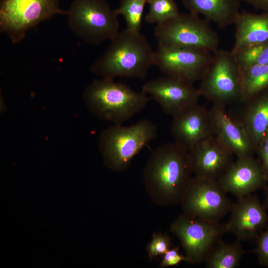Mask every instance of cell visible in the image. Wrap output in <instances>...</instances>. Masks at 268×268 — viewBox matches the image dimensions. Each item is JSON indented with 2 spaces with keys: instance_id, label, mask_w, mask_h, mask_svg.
I'll return each mask as SVG.
<instances>
[{
  "instance_id": "d4e9b609",
  "label": "cell",
  "mask_w": 268,
  "mask_h": 268,
  "mask_svg": "<svg viewBox=\"0 0 268 268\" xmlns=\"http://www.w3.org/2000/svg\"><path fill=\"white\" fill-rule=\"evenodd\" d=\"M149 9L145 21L149 24H159L178 14V6L174 0H147Z\"/></svg>"
},
{
  "instance_id": "e0dca14e",
  "label": "cell",
  "mask_w": 268,
  "mask_h": 268,
  "mask_svg": "<svg viewBox=\"0 0 268 268\" xmlns=\"http://www.w3.org/2000/svg\"><path fill=\"white\" fill-rule=\"evenodd\" d=\"M171 133L174 142L189 150L213 135L209 110L198 103L175 115Z\"/></svg>"
},
{
  "instance_id": "7a4b0ae2",
  "label": "cell",
  "mask_w": 268,
  "mask_h": 268,
  "mask_svg": "<svg viewBox=\"0 0 268 268\" xmlns=\"http://www.w3.org/2000/svg\"><path fill=\"white\" fill-rule=\"evenodd\" d=\"M110 41L105 52L92 64L91 71L103 78L145 79L154 65V50L146 37L126 28Z\"/></svg>"
},
{
  "instance_id": "7402d4cb",
  "label": "cell",
  "mask_w": 268,
  "mask_h": 268,
  "mask_svg": "<svg viewBox=\"0 0 268 268\" xmlns=\"http://www.w3.org/2000/svg\"><path fill=\"white\" fill-rule=\"evenodd\" d=\"M241 99L244 102L268 88V64L252 66L241 73Z\"/></svg>"
},
{
  "instance_id": "5b68a950",
  "label": "cell",
  "mask_w": 268,
  "mask_h": 268,
  "mask_svg": "<svg viewBox=\"0 0 268 268\" xmlns=\"http://www.w3.org/2000/svg\"><path fill=\"white\" fill-rule=\"evenodd\" d=\"M67 11L70 30L91 45L110 40L120 32L118 15L106 0H73Z\"/></svg>"
},
{
  "instance_id": "4316f807",
  "label": "cell",
  "mask_w": 268,
  "mask_h": 268,
  "mask_svg": "<svg viewBox=\"0 0 268 268\" xmlns=\"http://www.w3.org/2000/svg\"><path fill=\"white\" fill-rule=\"evenodd\" d=\"M256 240L254 253L256 254L259 263L268 268V226L260 233Z\"/></svg>"
},
{
  "instance_id": "ba28073f",
  "label": "cell",
  "mask_w": 268,
  "mask_h": 268,
  "mask_svg": "<svg viewBox=\"0 0 268 268\" xmlns=\"http://www.w3.org/2000/svg\"><path fill=\"white\" fill-rule=\"evenodd\" d=\"M67 13L60 7L59 0H1L0 30L17 44L28 30L41 22Z\"/></svg>"
},
{
  "instance_id": "ffe728a7",
  "label": "cell",
  "mask_w": 268,
  "mask_h": 268,
  "mask_svg": "<svg viewBox=\"0 0 268 268\" xmlns=\"http://www.w3.org/2000/svg\"><path fill=\"white\" fill-rule=\"evenodd\" d=\"M234 24L235 43L231 51L268 42V11L262 14L240 12Z\"/></svg>"
},
{
  "instance_id": "9c48e42d",
  "label": "cell",
  "mask_w": 268,
  "mask_h": 268,
  "mask_svg": "<svg viewBox=\"0 0 268 268\" xmlns=\"http://www.w3.org/2000/svg\"><path fill=\"white\" fill-rule=\"evenodd\" d=\"M170 230L180 241L187 262L192 264L204 263L212 248L227 232L225 225L183 213L171 223Z\"/></svg>"
},
{
  "instance_id": "7c38bea8",
  "label": "cell",
  "mask_w": 268,
  "mask_h": 268,
  "mask_svg": "<svg viewBox=\"0 0 268 268\" xmlns=\"http://www.w3.org/2000/svg\"><path fill=\"white\" fill-rule=\"evenodd\" d=\"M141 91L172 117L198 103L201 96L193 83L168 75L146 82Z\"/></svg>"
},
{
  "instance_id": "8fae6325",
  "label": "cell",
  "mask_w": 268,
  "mask_h": 268,
  "mask_svg": "<svg viewBox=\"0 0 268 268\" xmlns=\"http://www.w3.org/2000/svg\"><path fill=\"white\" fill-rule=\"evenodd\" d=\"M212 54L196 49L157 46L154 50L153 62L165 75L194 83L201 78Z\"/></svg>"
},
{
  "instance_id": "4fadbf2b",
  "label": "cell",
  "mask_w": 268,
  "mask_h": 268,
  "mask_svg": "<svg viewBox=\"0 0 268 268\" xmlns=\"http://www.w3.org/2000/svg\"><path fill=\"white\" fill-rule=\"evenodd\" d=\"M230 213L225 224L226 231L241 241L256 239L267 226L266 210L258 197L252 194L238 199Z\"/></svg>"
},
{
  "instance_id": "3957f363",
  "label": "cell",
  "mask_w": 268,
  "mask_h": 268,
  "mask_svg": "<svg viewBox=\"0 0 268 268\" xmlns=\"http://www.w3.org/2000/svg\"><path fill=\"white\" fill-rule=\"evenodd\" d=\"M85 96L93 112L115 124H122L139 113L150 99L142 91H135L126 84L107 78L93 81Z\"/></svg>"
},
{
  "instance_id": "484cf974",
  "label": "cell",
  "mask_w": 268,
  "mask_h": 268,
  "mask_svg": "<svg viewBox=\"0 0 268 268\" xmlns=\"http://www.w3.org/2000/svg\"><path fill=\"white\" fill-rule=\"evenodd\" d=\"M171 246V239L167 234L161 232L153 233L146 247L148 257L151 259L157 256H163Z\"/></svg>"
},
{
  "instance_id": "f1b7e54d",
  "label": "cell",
  "mask_w": 268,
  "mask_h": 268,
  "mask_svg": "<svg viewBox=\"0 0 268 268\" xmlns=\"http://www.w3.org/2000/svg\"><path fill=\"white\" fill-rule=\"evenodd\" d=\"M256 151L258 153L259 161L268 181V134L260 140Z\"/></svg>"
},
{
  "instance_id": "52a82bcc",
  "label": "cell",
  "mask_w": 268,
  "mask_h": 268,
  "mask_svg": "<svg viewBox=\"0 0 268 268\" xmlns=\"http://www.w3.org/2000/svg\"><path fill=\"white\" fill-rule=\"evenodd\" d=\"M201 96L213 105L226 106L241 99V76L231 51L218 49L200 80Z\"/></svg>"
},
{
  "instance_id": "4dcf8cb0",
  "label": "cell",
  "mask_w": 268,
  "mask_h": 268,
  "mask_svg": "<svg viewBox=\"0 0 268 268\" xmlns=\"http://www.w3.org/2000/svg\"><path fill=\"white\" fill-rule=\"evenodd\" d=\"M263 205L266 210L268 211V187L266 190L265 197Z\"/></svg>"
},
{
  "instance_id": "44dd1931",
  "label": "cell",
  "mask_w": 268,
  "mask_h": 268,
  "mask_svg": "<svg viewBox=\"0 0 268 268\" xmlns=\"http://www.w3.org/2000/svg\"><path fill=\"white\" fill-rule=\"evenodd\" d=\"M246 252L241 241L232 242L219 241L212 248L205 260L207 268H237Z\"/></svg>"
},
{
  "instance_id": "d6986e66",
  "label": "cell",
  "mask_w": 268,
  "mask_h": 268,
  "mask_svg": "<svg viewBox=\"0 0 268 268\" xmlns=\"http://www.w3.org/2000/svg\"><path fill=\"white\" fill-rule=\"evenodd\" d=\"M190 11L202 15L219 28L234 24L240 13L239 0H182Z\"/></svg>"
},
{
  "instance_id": "5bb4252c",
  "label": "cell",
  "mask_w": 268,
  "mask_h": 268,
  "mask_svg": "<svg viewBox=\"0 0 268 268\" xmlns=\"http://www.w3.org/2000/svg\"><path fill=\"white\" fill-rule=\"evenodd\" d=\"M217 181L225 192L237 199L262 189L268 182L259 160L253 156L237 158Z\"/></svg>"
},
{
  "instance_id": "cb8c5ba5",
  "label": "cell",
  "mask_w": 268,
  "mask_h": 268,
  "mask_svg": "<svg viewBox=\"0 0 268 268\" xmlns=\"http://www.w3.org/2000/svg\"><path fill=\"white\" fill-rule=\"evenodd\" d=\"M147 0H120L119 6L115 9L116 13L122 15L126 29L140 32L144 8Z\"/></svg>"
},
{
  "instance_id": "f546056e",
  "label": "cell",
  "mask_w": 268,
  "mask_h": 268,
  "mask_svg": "<svg viewBox=\"0 0 268 268\" xmlns=\"http://www.w3.org/2000/svg\"><path fill=\"white\" fill-rule=\"evenodd\" d=\"M253 6L268 11V0H243Z\"/></svg>"
},
{
  "instance_id": "2e32d148",
  "label": "cell",
  "mask_w": 268,
  "mask_h": 268,
  "mask_svg": "<svg viewBox=\"0 0 268 268\" xmlns=\"http://www.w3.org/2000/svg\"><path fill=\"white\" fill-rule=\"evenodd\" d=\"M195 176L218 180L233 161V155L213 135L189 150Z\"/></svg>"
},
{
  "instance_id": "83f0119b",
  "label": "cell",
  "mask_w": 268,
  "mask_h": 268,
  "mask_svg": "<svg viewBox=\"0 0 268 268\" xmlns=\"http://www.w3.org/2000/svg\"><path fill=\"white\" fill-rule=\"evenodd\" d=\"M182 261L187 262L185 255L179 252V247H171L163 255L159 267L165 268L178 265Z\"/></svg>"
},
{
  "instance_id": "603a6c76",
  "label": "cell",
  "mask_w": 268,
  "mask_h": 268,
  "mask_svg": "<svg viewBox=\"0 0 268 268\" xmlns=\"http://www.w3.org/2000/svg\"><path fill=\"white\" fill-rule=\"evenodd\" d=\"M231 52L241 73L252 66L268 64V42Z\"/></svg>"
},
{
  "instance_id": "30bf717a",
  "label": "cell",
  "mask_w": 268,
  "mask_h": 268,
  "mask_svg": "<svg viewBox=\"0 0 268 268\" xmlns=\"http://www.w3.org/2000/svg\"><path fill=\"white\" fill-rule=\"evenodd\" d=\"M217 180L194 176L181 202L183 213L193 217L219 222L233 208Z\"/></svg>"
},
{
  "instance_id": "9a60e30c",
  "label": "cell",
  "mask_w": 268,
  "mask_h": 268,
  "mask_svg": "<svg viewBox=\"0 0 268 268\" xmlns=\"http://www.w3.org/2000/svg\"><path fill=\"white\" fill-rule=\"evenodd\" d=\"M213 134L228 151L237 158L252 156L256 149L240 123L225 107L213 105L209 110Z\"/></svg>"
},
{
  "instance_id": "8992f818",
  "label": "cell",
  "mask_w": 268,
  "mask_h": 268,
  "mask_svg": "<svg viewBox=\"0 0 268 268\" xmlns=\"http://www.w3.org/2000/svg\"><path fill=\"white\" fill-rule=\"evenodd\" d=\"M157 46L196 49L213 53L218 49L217 33L207 20L189 12L179 13L154 28Z\"/></svg>"
},
{
  "instance_id": "277c9868",
  "label": "cell",
  "mask_w": 268,
  "mask_h": 268,
  "mask_svg": "<svg viewBox=\"0 0 268 268\" xmlns=\"http://www.w3.org/2000/svg\"><path fill=\"white\" fill-rule=\"evenodd\" d=\"M157 135L155 124L148 119L125 126L115 124L101 134L100 146L104 162L114 171L126 170L133 158Z\"/></svg>"
},
{
  "instance_id": "6da1fadb",
  "label": "cell",
  "mask_w": 268,
  "mask_h": 268,
  "mask_svg": "<svg viewBox=\"0 0 268 268\" xmlns=\"http://www.w3.org/2000/svg\"><path fill=\"white\" fill-rule=\"evenodd\" d=\"M193 171L189 150L175 142L162 144L151 152L142 173L146 192L156 205L181 204Z\"/></svg>"
},
{
  "instance_id": "ac0fdd59",
  "label": "cell",
  "mask_w": 268,
  "mask_h": 268,
  "mask_svg": "<svg viewBox=\"0 0 268 268\" xmlns=\"http://www.w3.org/2000/svg\"><path fill=\"white\" fill-rule=\"evenodd\" d=\"M244 102L245 105L238 121L256 150L260 140L268 134V88Z\"/></svg>"
}]
</instances>
